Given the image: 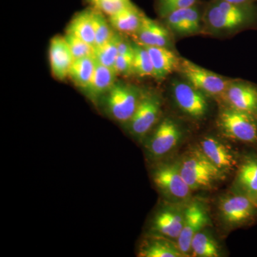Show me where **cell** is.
I'll list each match as a JSON object with an SVG mask.
<instances>
[{
	"mask_svg": "<svg viewBox=\"0 0 257 257\" xmlns=\"http://www.w3.org/2000/svg\"><path fill=\"white\" fill-rule=\"evenodd\" d=\"M250 30H257L255 3L236 4L211 0L203 10L202 35L226 38Z\"/></svg>",
	"mask_w": 257,
	"mask_h": 257,
	"instance_id": "cell-1",
	"label": "cell"
},
{
	"mask_svg": "<svg viewBox=\"0 0 257 257\" xmlns=\"http://www.w3.org/2000/svg\"><path fill=\"white\" fill-rule=\"evenodd\" d=\"M181 174L192 191L214 188L226 175L208 160L199 147H192L179 158Z\"/></svg>",
	"mask_w": 257,
	"mask_h": 257,
	"instance_id": "cell-2",
	"label": "cell"
},
{
	"mask_svg": "<svg viewBox=\"0 0 257 257\" xmlns=\"http://www.w3.org/2000/svg\"><path fill=\"white\" fill-rule=\"evenodd\" d=\"M216 123L225 138L239 143L256 145L257 116L219 103Z\"/></svg>",
	"mask_w": 257,
	"mask_h": 257,
	"instance_id": "cell-3",
	"label": "cell"
},
{
	"mask_svg": "<svg viewBox=\"0 0 257 257\" xmlns=\"http://www.w3.org/2000/svg\"><path fill=\"white\" fill-rule=\"evenodd\" d=\"M152 179L168 202L187 203L192 199V190L181 174L179 159L157 165L152 172Z\"/></svg>",
	"mask_w": 257,
	"mask_h": 257,
	"instance_id": "cell-4",
	"label": "cell"
},
{
	"mask_svg": "<svg viewBox=\"0 0 257 257\" xmlns=\"http://www.w3.org/2000/svg\"><path fill=\"white\" fill-rule=\"evenodd\" d=\"M143 93V89L135 84L116 81L103 96L106 111L118 122L127 124L138 108Z\"/></svg>",
	"mask_w": 257,
	"mask_h": 257,
	"instance_id": "cell-5",
	"label": "cell"
},
{
	"mask_svg": "<svg viewBox=\"0 0 257 257\" xmlns=\"http://www.w3.org/2000/svg\"><path fill=\"white\" fill-rule=\"evenodd\" d=\"M177 72L181 78L218 102L232 80V78L214 73L182 57Z\"/></svg>",
	"mask_w": 257,
	"mask_h": 257,
	"instance_id": "cell-6",
	"label": "cell"
},
{
	"mask_svg": "<svg viewBox=\"0 0 257 257\" xmlns=\"http://www.w3.org/2000/svg\"><path fill=\"white\" fill-rule=\"evenodd\" d=\"M146 141V150L153 160H162L175 151L183 140L184 130L175 118L167 116L159 121Z\"/></svg>",
	"mask_w": 257,
	"mask_h": 257,
	"instance_id": "cell-7",
	"label": "cell"
},
{
	"mask_svg": "<svg viewBox=\"0 0 257 257\" xmlns=\"http://www.w3.org/2000/svg\"><path fill=\"white\" fill-rule=\"evenodd\" d=\"M217 211L223 226L226 229H234L254 220L257 207L249 198L231 191L219 198Z\"/></svg>",
	"mask_w": 257,
	"mask_h": 257,
	"instance_id": "cell-8",
	"label": "cell"
},
{
	"mask_svg": "<svg viewBox=\"0 0 257 257\" xmlns=\"http://www.w3.org/2000/svg\"><path fill=\"white\" fill-rule=\"evenodd\" d=\"M172 97L180 112L194 121H202L209 114V96L181 78L171 85Z\"/></svg>",
	"mask_w": 257,
	"mask_h": 257,
	"instance_id": "cell-9",
	"label": "cell"
},
{
	"mask_svg": "<svg viewBox=\"0 0 257 257\" xmlns=\"http://www.w3.org/2000/svg\"><path fill=\"white\" fill-rule=\"evenodd\" d=\"M162 98L156 91L143 90L133 118L127 123L128 131L138 140L146 138L160 121Z\"/></svg>",
	"mask_w": 257,
	"mask_h": 257,
	"instance_id": "cell-10",
	"label": "cell"
},
{
	"mask_svg": "<svg viewBox=\"0 0 257 257\" xmlns=\"http://www.w3.org/2000/svg\"><path fill=\"white\" fill-rule=\"evenodd\" d=\"M211 224L207 204L199 199H191L186 207L183 227L176 242L184 257L192 256L191 243L194 235Z\"/></svg>",
	"mask_w": 257,
	"mask_h": 257,
	"instance_id": "cell-11",
	"label": "cell"
},
{
	"mask_svg": "<svg viewBox=\"0 0 257 257\" xmlns=\"http://www.w3.org/2000/svg\"><path fill=\"white\" fill-rule=\"evenodd\" d=\"M187 203L167 201L165 205L157 211L152 219V235L177 241L183 227Z\"/></svg>",
	"mask_w": 257,
	"mask_h": 257,
	"instance_id": "cell-12",
	"label": "cell"
},
{
	"mask_svg": "<svg viewBox=\"0 0 257 257\" xmlns=\"http://www.w3.org/2000/svg\"><path fill=\"white\" fill-rule=\"evenodd\" d=\"M162 19L175 40L202 35L203 11L198 3L173 12Z\"/></svg>",
	"mask_w": 257,
	"mask_h": 257,
	"instance_id": "cell-13",
	"label": "cell"
},
{
	"mask_svg": "<svg viewBox=\"0 0 257 257\" xmlns=\"http://www.w3.org/2000/svg\"><path fill=\"white\" fill-rule=\"evenodd\" d=\"M197 147L225 175H229L238 168L240 163L238 154L221 139L212 135L203 137Z\"/></svg>",
	"mask_w": 257,
	"mask_h": 257,
	"instance_id": "cell-14",
	"label": "cell"
},
{
	"mask_svg": "<svg viewBox=\"0 0 257 257\" xmlns=\"http://www.w3.org/2000/svg\"><path fill=\"white\" fill-rule=\"evenodd\" d=\"M218 103L257 116V85L241 79H232Z\"/></svg>",
	"mask_w": 257,
	"mask_h": 257,
	"instance_id": "cell-15",
	"label": "cell"
},
{
	"mask_svg": "<svg viewBox=\"0 0 257 257\" xmlns=\"http://www.w3.org/2000/svg\"><path fill=\"white\" fill-rule=\"evenodd\" d=\"M135 41L147 46L165 47L175 50V39L164 24L145 15L141 26L134 35Z\"/></svg>",
	"mask_w": 257,
	"mask_h": 257,
	"instance_id": "cell-16",
	"label": "cell"
},
{
	"mask_svg": "<svg viewBox=\"0 0 257 257\" xmlns=\"http://www.w3.org/2000/svg\"><path fill=\"white\" fill-rule=\"evenodd\" d=\"M236 171L232 192L246 196L255 204L257 200V155L245 157Z\"/></svg>",
	"mask_w": 257,
	"mask_h": 257,
	"instance_id": "cell-17",
	"label": "cell"
},
{
	"mask_svg": "<svg viewBox=\"0 0 257 257\" xmlns=\"http://www.w3.org/2000/svg\"><path fill=\"white\" fill-rule=\"evenodd\" d=\"M49 56L54 77L58 80H64L68 77L69 69L74 60L64 37L57 35L51 40Z\"/></svg>",
	"mask_w": 257,
	"mask_h": 257,
	"instance_id": "cell-18",
	"label": "cell"
},
{
	"mask_svg": "<svg viewBox=\"0 0 257 257\" xmlns=\"http://www.w3.org/2000/svg\"><path fill=\"white\" fill-rule=\"evenodd\" d=\"M143 46L148 51L151 57L154 78L157 81H163L171 74L177 72L182 57L176 52V50L165 47Z\"/></svg>",
	"mask_w": 257,
	"mask_h": 257,
	"instance_id": "cell-19",
	"label": "cell"
},
{
	"mask_svg": "<svg viewBox=\"0 0 257 257\" xmlns=\"http://www.w3.org/2000/svg\"><path fill=\"white\" fill-rule=\"evenodd\" d=\"M116 77L117 74L114 69L96 62L90 82L83 92L91 100L96 101L109 92L116 82Z\"/></svg>",
	"mask_w": 257,
	"mask_h": 257,
	"instance_id": "cell-20",
	"label": "cell"
},
{
	"mask_svg": "<svg viewBox=\"0 0 257 257\" xmlns=\"http://www.w3.org/2000/svg\"><path fill=\"white\" fill-rule=\"evenodd\" d=\"M145 14L133 3L114 15L108 17L112 28L120 33L134 35L141 26Z\"/></svg>",
	"mask_w": 257,
	"mask_h": 257,
	"instance_id": "cell-21",
	"label": "cell"
},
{
	"mask_svg": "<svg viewBox=\"0 0 257 257\" xmlns=\"http://www.w3.org/2000/svg\"><path fill=\"white\" fill-rule=\"evenodd\" d=\"M141 257H184L175 241L152 235L140 248Z\"/></svg>",
	"mask_w": 257,
	"mask_h": 257,
	"instance_id": "cell-22",
	"label": "cell"
},
{
	"mask_svg": "<svg viewBox=\"0 0 257 257\" xmlns=\"http://www.w3.org/2000/svg\"><path fill=\"white\" fill-rule=\"evenodd\" d=\"M66 33L78 37L92 47L95 46L93 8L77 13L71 20Z\"/></svg>",
	"mask_w": 257,
	"mask_h": 257,
	"instance_id": "cell-23",
	"label": "cell"
},
{
	"mask_svg": "<svg viewBox=\"0 0 257 257\" xmlns=\"http://www.w3.org/2000/svg\"><path fill=\"white\" fill-rule=\"evenodd\" d=\"M221 250L219 243L207 228L194 235L191 243L192 256L220 257Z\"/></svg>",
	"mask_w": 257,
	"mask_h": 257,
	"instance_id": "cell-24",
	"label": "cell"
},
{
	"mask_svg": "<svg viewBox=\"0 0 257 257\" xmlns=\"http://www.w3.org/2000/svg\"><path fill=\"white\" fill-rule=\"evenodd\" d=\"M96 63L94 57L74 59L69 69L68 77L76 87L82 90L87 87L95 69Z\"/></svg>",
	"mask_w": 257,
	"mask_h": 257,
	"instance_id": "cell-25",
	"label": "cell"
},
{
	"mask_svg": "<svg viewBox=\"0 0 257 257\" xmlns=\"http://www.w3.org/2000/svg\"><path fill=\"white\" fill-rule=\"evenodd\" d=\"M121 33L115 32L114 36L109 42L101 46L94 47V58L96 62L109 68L114 69L115 62L119 55L118 45Z\"/></svg>",
	"mask_w": 257,
	"mask_h": 257,
	"instance_id": "cell-26",
	"label": "cell"
},
{
	"mask_svg": "<svg viewBox=\"0 0 257 257\" xmlns=\"http://www.w3.org/2000/svg\"><path fill=\"white\" fill-rule=\"evenodd\" d=\"M133 74L140 77H154L153 64L150 54L141 44L134 40Z\"/></svg>",
	"mask_w": 257,
	"mask_h": 257,
	"instance_id": "cell-27",
	"label": "cell"
},
{
	"mask_svg": "<svg viewBox=\"0 0 257 257\" xmlns=\"http://www.w3.org/2000/svg\"><path fill=\"white\" fill-rule=\"evenodd\" d=\"M94 32H95V46L104 45L114 36V29L111 26L109 20H106L104 14L93 8Z\"/></svg>",
	"mask_w": 257,
	"mask_h": 257,
	"instance_id": "cell-28",
	"label": "cell"
},
{
	"mask_svg": "<svg viewBox=\"0 0 257 257\" xmlns=\"http://www.w3.org/2000/svg\"><path fill=\"white\" fill-rule=\"evenodd\" d=\"M92 8L111 16L132 4L131 0H86Z\"/></svg>",
	"mask_w": 257,
	"mask_h": 257,
	"instance_id": "cell-29",
	"label": "cell"
},
{
	"mask_svg": "<svg viewBox=\"0 0 257 257\" xmlns=\"http://www.w3.org/2000/svg\"><path fill=\"white\" fill-rule=\"evenodd\" d=\"M64 39L70 49L74 59L82 58L86 57H94V47L89 45L78 37L71 34L66 33Z\"/></svg>",
	"mask_w": 257,
	"mask_h": 257,
	"instance_id": "cell-30",
	"label": "cell"
},
{
	"mask_svg": "<svg viewBox=\"0 0 257 257\" xmlns=\"http://www.w3.org/2000/svg\"><path fill=\"white\" fill-rule=\"evenodd\" d=\"M199 0H159L158 10L161 18H164L177 10L197 5Z\"/></svg>",
	"mask_w": 257,
	"mask_h": 257,
	"instance_id": "cell-31",
	"label": "cell"
},
{
	"mask_svg": "<svg viewBox=\"0 0 257 257\" xmlns=\"http://www.w3.org/2000/svg\"><path fill=\"white\" fill-rule=\"evenodd\" d=\"M133 59L134 50L131 53L118 55L114 67L117 76L130 77V76L134 75Z\"/></svg>",
	"mask_w": 257,
	"mask_h": 257,
	"instance_id": "cell-32",
	"label": "cell"
},
{
	"mask_svg": "<svg viewBox=\"0 0 257 257\" xmlns=\"http://www.w3.org/2000/svg\"><path fill=\"white\" fill-rule=\"evenodd\" d=\"M221 1L236 3V4H243V3H255L257 0H221Z\"/></svg>",
	"mask_w": 257,
	"mask_h": 257,
	"instance_id": "cell-33",
	"label": "cell"
},
{
	"mask_svg": "<svg viewBox=\"0 0 257 257\" xmlns=\"http://www.w3.org/2000/svg\"><path fill=\"white\" fill-rule=\"evenodd\" d=\"M255 204H256V207H257V200H256V203H255Z\"/></svg>",
	"mask_w": 257,
	"mask_h": 257,
	"instance_id": "cell-34",
	"label": "cell"
}]
</instances>
